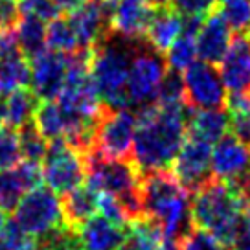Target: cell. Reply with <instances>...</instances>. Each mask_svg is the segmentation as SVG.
<instances>
[{
  "mask_svg": "<svg viewBox=\"0 0 250 250\" xmlns=\"http://www.w3.org/2000/svg\"><path fill=\"white\" fill-rule=\"evenodd\" d=\"M22 162L19 136L13 127H0V169H13Z\"/></svg>",
  "mask_w": 250,
  "mask_h": 250,
  "instance_id": "33",
  "label": "cell"
},
{
  "mask_svg": "<svg viewBox=\"0 0 250 250\" xmlns=\"http://www.w3.org/2000/svg\"><path fill=\"white\" fill-rule=\"evenodd\" d=\"M166 237L149 217H138L125 228V239L120 250H162Z\"/></svg>",
  "mask_w": 250,
  "mask_h": 250,
  "instance_id": "22",
  "label": "cell"
},
{
  "mask_svg": "<svg viewBox=\"0 0 250 250\" xmlns=\"http://www.w3.org/2000/svg\"><path fill=\"white\" fill-rule=\"evenodd\" d=\"M41 100L33 94L30 86L19 88L6 96V125L19 129L33 122V116L39 109Z\"/></svg>",
  "mask_w": 250,
  "mask_h": 250,
  "instance_id": "24",
  "label": "cell"
},
{
  "mask_svg": "<svg viewBox=\"0 0 250 250\" xmlns=\"http://www.w3.org/2000/svg\"><path fill=\"white\" fill-rule=\"evenodd\" d=\"M199 59L208 64H219L232 44V30L217 11L203 19L195 35Z\"/></svg>",
  "mask_w": 250,
  "mask_h": 250,
  "instance_id": "17",
  "label": "cell"
},
{
  "mask_svg": "<svg viewBox=\"0 0 250 250\" xmlns=\"http://www.w3.org/2000/svg\"><path fill=\"white\" fill-rule=\"evenodd\" d=\"M197 59H199V54H197L195 33H189V31H182V35L166 52L167 68L171 72H177V74L186 72L189 66L195 64Z\"/></svg>",
  "mask_w": 250,
  "mask_h": 250,
  "instance_id": "28",
  "label": "cell"
},
{
  "mask_svg": "<svg viewBox=\"0 0 250 250\" xmlns=\"http://www.w3.org/2000/svg\"><path fill=\"white\" fill-rule=\"evenodd\" d=\"M78 234L85 250H120L125 239V228L96 213L78 228Z\"/></svg>",
  "mask_w": 250,
  "mask_h": 250,
  "instance_id": "19",
  "label": "cell"
},
{
  "mask_svg": "<svg viewBox=\"0 0 250 250\" xmlns=\"http://www.w3.org/2000/svg\"><path fill=\"white\" fill-rule=\"evenodd\" d=\"M13 169L17 171L22 186L26 188V191H31L33 188L41 186V182H42V169H41L39 164H31V162H24L22 160Z\"/></svg>",
  "mask_w": 250,
  "mask_h": 250,
  "instance_id": "40",
  "label": "cell"
},
{
  "mask_svg": "<svg viewBox=\"0 0 250 250\" xmlns=\"http://www.w3.org/2000/svg\"><path fill=\"white\" fill-rule=\"evenodd\" d=\"M13 217L33 239H39L55 228L64 227L61 201L48 186H37L28 191L17 204Z\"/></svg>",
  "mask_w": 250,
  "mask_h": 250,
  "instance_id": "8",
  "label": "cell"
},
{
  "mask_svg": "<svg viewBox=\"0 0 250 250\" xmlns=\"http://www.w3.org/2000/svg\"><path fill=\"white\" fill-rule=\"evenodd\" d=\"M156 8L155 0H114L110 30L122 39L144 41Z\"/></svg>",
  "mask_w": 250,
  "mask_h": 250,
  "instance_id": "14",
  "label": "cell"
},
{
  "mask_svg": "<svg viewBox=\"0 0 250 250\" xmlns=\"http://www.w3.org/2000/svg\"><path fill=\"white\" fill-rule=\"evenodd\" d=\"M31 81L30 61L26 57H17L9 61H0V92L8 96L13 90L28 88Z\"/></svg>",
  "mask_w": 250,
  "mask_h": 250,
  "instance_id": "29",
  "label": "cell"
},
{
  "mask_svg": "<svg viewBox=\"0 0 250 250\" xmlns=\"http://www.w3.org/2000/svg\"><path fill=\"white\" fill-rule=\"evenodd\" d=\"M156 4H169V2H171V0H155Z\"/></svg>",
  "mask_w": 250,
  "mask_h": 250,
  "instance_id": "45",
  "label": "cell"
},
{
  "mask_svg": "<svg viewBox=\"0 0 250 250\" xmlns=\"http://www.w3.org/2000/svg\"><path fill=\"white\" fill-rule=\"evenodd\" d=\"M41 169L44 184L57 195L70 193L72 189L83 186L86 179L85 155L72 147L64 138L48 144V153Z\"/></svg>",
  "mask_w": 250,
  "mask_h": 250,
  "instance_id": "7",
  "label": "cell"
},
{
  "mask_svg": "<svg viewBox=\"0 0 250 250\" xmlns=\"http://www.w3.org/2000/svg\"><path fill=\"white\" fill-rule=\"evenodd\" d=\"M247 203L249 201L239 188L210 179L191 195V227L208 232L228 247L245 219Z\"/></svg>",
  "mask_w": 250,
  "mask_h": 250,
  "instance_id": "2",
  "label": "cell"
},
{
  "mask_svg": "<svg viewBox=\"0 0 250 250\" xmlns=\"http://www.w3.org/2000/svg\"><path fill=\"white\" fill-rule=\"evenodd\" d=\"M26 188L19 179L15 169H0V211L13 213L17 204L26 195Z\"/></svg>",
  "mask_w": 250,
  "mask_h": 250,
  "instance_id": "32",
  "label": "cell"
},
{
  "mask_svg": "<svg viewBox=\"0 0 250 250\" xmlns=\"http://www.w3.org/2000/svg\"><path fill=\"white\" fill-rule=\"evenodd\" d=\"M211 146L188 134L171 164V175L188 191H195L211 179Z\"/></svg>",
  "mask_w": 250,
  "mask_h": 250,
  "instance_id": "13",
  "label": "cell"
},
{
  "mask_svg": "<svg viewBox=\"0 0 250 250\" xmlns=\"http://www.w3.org/2000/svg\"><path fill=\"white\" fill-rule=\"evenodd\" d=\"M227 107L232 134L250 147V92L230 94Z\"/></svg>",
  "mask_w": 250,
  "mask_h": 250,
  "instance_id": "26",
  "label": "cell"
},
{
  "mask_svg": "<svg viewBox=\"0 0 250 250\" xmlns=\"http://www.w3.org/2000/svg\"><path fill=\"white\" fill-rule=\"evenodd\" d=\"M217 72L230 94L250 92V37L237 35L232 39Z\"/></svg>",
  "mask_w": 250,
  "mask_h": 250,
  "instance_id": "16",
  "label": "cell"
},
{
  "mask_svg": "<svg viewBox=\"0 0 250 250\" xmlns=\"http://www.w3.org/2000/svg\"><path fill=\"white\" fill-rule=\"evenodd\" d=\"M114 0H86L85 6L68 15L78 35L79 50L92 52L112 35L110 13Z\"/></svg>",
  "mask_w": 250,
  "mask_h": 250,
  "instance_id": "12",
  "label": "cell"
},
{
  "mask_svg": "<svg viewBox=\"0 0 250 250\" xmlns=\"http://www.w3.org/2000/svg\"><path fill=\"white\" fill-rule=\"evenodd\" d=\"M166 76H167L166 59H162L158 52L140 41L134 50L127 78V88H125L129 109L142 110L155 105Z\"/></svg>",
  "mask_w": 250,
  "mask_h": 250,
  "instance_id": "6",
  "label": "cell"
},
{
  "mask_svg": "<svg viewBox=\"0 0 250 250\" xmlns=\"http://www.w3.org/2000/svg\"><path fill=\"white\" fill-rule=\"evenodd\" d=\"M169 4L182 17H195V19H204L217 8V0H171Z\"/></svg>",
  "mask_w": 250,
  "mask_h": 250,
  "instance_id": "38",
  "label": "cell"
},
{
  "mask_svg": "<svg viewBox=\"0 0 250 250\" xmlns=\"http://www.w3.org/2000/svg\"><path fill=\"white\" fill-rule=\"evenodd\" d=\"M217 13L232 31L250 37V0H217Z\"/></svg>",
  "mask_w": 250,
  "mask_h": 250,
  "instance_id": "31",
  "label": "cell"
},
{
  "mask_svg": "<svg viewBox=\"0 0 250 250\" xmlns=\"http://www.w3.org/2000/svg\"><path fill=\"white\" fill-rule=\"evenodd\" d=\"M30 88L41 102H55L64 90L66 81V55L46 50L30 61Z\"/></svg>",
  "mask_w": 250,
  "mask_h": 250,
  "instance_id": "15",
  "label": "cell"
},
{
  "mask_svg": "<svg viewBox=\"0 0 250 250\" xmlns=\"http://www.w3.org/2000/svg\"><path fill=\"white\" fill-rule=\"evenodd\" d=\"M177 245H179V250H227L223 243L199 228H189L177 241Z\"/></svg>",
  "mask_w": 250,
  "mask_h": 250,
  "instance_id": "35",
  "label": "cell"
},
{
  "mask_svg": "<svg viewBox=\"0 0 250 250\" xmlns=\"http://www.w3.org/2000/svg\"><path fill=\"white\" fill-rule=\"evenodd\" d=\"M228 129H230V118L221 109L193 110L188 118V134L210 146L225 138Z\"/></svg>",
  "mask_w": 250,
  "mask_h": 250,
  "instance_id": "21",
  "label": "cell"
},
{
  "mask_svg": "<svg viewBox=\"0 0 250 250\" xmlns=\"http://www.w3.org/2000/svg\"><path fill=\"white\" fill-rule=\"evenodd\" d=\"M85 2L86 0H52V4L57 8V11L66 17L76 13L81 6H85Z\"/></svg>",
  "mask_w": 250,
  "mask_h": 250,
  "instance_id": "42",
  "label": "cell"
},
{
  "mask_svg": "<svg viewBox=\"0 0 250 250\" xmlns=\"http://www.w3.org/2000/svg\"><path fill=\"white\" fill-rule=\"evenodd\" d=\"M33 124L48 142L64 138L66 124H64V116L59 109L57 100L55 102H41L39 109L33 116Z\"/></svg>",
  "mask_w": 250,
  "mask_h": 250,
  "instance_id": "27",
  "label": "cell"
},
{
  "mask_svg": "<svg viewBox=\"0 0 250 250\" xmlns=\"http://www.w3.org/2000/svg\"><path fill=\"white\" fill-rule=\"evenodd\" d=\"M186 105L193 110L221 109L227 105V88L213 64L197 61L182 72Z\"/></svg>",
  "mask_w": 250,
  "mask_h": 250,
  "instance_id": "11",
  "label": "cell"
},
{
  "mask_svg": "<svg viewBox=\"0 0 250 250\" xmlns=\"http://www.w3.org/2000/svg\"><path fill=\"white\" fill-rule=\"evenodd\" d=\"M136 114L131 109H107L94 136V151L110 160H131Z\"/></svg>",
  "mask_w": 250,
  "mask_h": 250,
  "instance_id": "9",
  "label": "cell"
},
{
  "mask_svg": "<svg viewBox=\"0 0 250 250\" xmlns=\"http://www.w3.org/2000/svg\"><path fill=\"white\" fill-rule=\"evenodd\" d=\"M21 19V9L17 0H0V30L15 28Z\"/></svg>",
  "mask_w": 250,
  "mask_h": 250,
  "instance_id": "41",
  "label": "cell"
},
{
  "mask_svg": "<svg viewBox=\"0 0 250 250\" xmlns=\"http://www.w3.org/2000/svg\"><path fill=\"white\" fill-rule=\"evenodd\" d=\"M46 44L48 50L61 55H72L79 52L78 35L74 31L70 19L66 15H59L50 21L46 26Z\"/></svg>",
  "mask_w": 250,
  "mask_h": 250,
  "instance_id": "25",
  "label": "cell"
},
{
  "mask_svg": "<svg viewBox=\"0 0 250 250\" xmlns=\"http://www.w3.org/2000/svg\"><path fill=\"white\" fill-rule=\"evenodd\" d=\"M6 125V94L0 92V127Z\"/></svg>",
  "mask_w": 250,
  "mask_h": 250,
  "instance_id": "43",
  "label": "cell"
},
{
  "mask_svg": "<svg viewBox=\"0 0 250 250\" xmlns=\"http://www.w3.org/2000/svg\"><path fill=\"white\" fill-rule=\"evenodd\" d=\"M98 204H100V193L94 191L90 186L83 184L72 189L70 193L62 195L61 201L64 225L78 230L88 219L98 213Z\"/></svg>",
  "mask_w": 250,
  "mask_h": 250,
  "instance_id": "20",
  "label": "cell"
},
{
  "mask_svg": "<svg viewBox=\"0 0 250 250\" xmlns=\"http://www.w3.org/2000/svg\"><path fill=\"white\" fill-rule=\"evenodd\" d=\"M0 250H11V249L6 245V241H2V239H0Z\"/></svg>",
  "mask_w": 250,
  "mask_h": 250,
  "instance_id": "44",
  "label": "cell"
},
{
  "mask_svg": "<svg viewBox=\"0 0 250 250\" xmlns=\"http://www.w3.org/2000/svg\"><path fill=\"white\" fill-rule=\"evenodd\" d=\"M191 109L151 105L136 114L131 162L142 175L167 171L188 138V118Z\"/></svg>",
  "mask_w": 250,
  "mask_h": 250,
  "instance_id": "1",
  "label": "cell"
},
{
  "mask_svg": "<svg viewBox=\"0 0 250 250\" xmlns=\"http://www.w3.org/2000/svg\"><path fill=\"white\" fill-rule=\"evenodd\" d=\"M17 39L22 55L31 61L37 55L44 54L48 50L46 44V24L33 15H21L15 26Z\"/></svg>",
  "mask_w": 250,
  "mask_h": 250,
  "instance_id": "23",
  "label": "cell"
},
{
  "mask_svg": "<svg viewBox=\"0 0 250 250\" xmlns=\"http://www.w3.org/2000/svg\"><path fill=\"white\" fill-rule=\"evenodd\" d=\"M140 193L144 215L158 225L166 239L179 241L191 228L189 191L169 171L142 175Z\"/></svg>",
  "mask_w": 250,
  "mask_h": 250,
  "instance_id": "3",
  "label": "cell"
},
{
  "mask_svg": "<svg viewBox=\"0 0 250 250\" xmlns=\"http://www.w3.org/2000/svg\"><path fill=\"white\" fill-rule=\"evenodd\" d=\"M85 162L86 186H90L98 193L118 199L129 221L144 217L140 193L142 173L131 160H110L92 149L85 156Z\"/></svg>",
  "mask_w": 250,
  "mask_h": 250,
  "instance_id": "5",
  "label": "cell"
},
{
  "mask_svg": "<svg viewBox=\"0 0 250 250\" xmlns=\"http://www.w3.org/2000/svg\"><path fill=\"white\" fill-rule=\"evenodd\" d=\"M138 42L140 41H127L112 33L105 42L92 50L90 78L100 102L107 109H129L125 88Z\"/></svg>",
  "mask_w": 250,
  "mask_h": 250,
  "instance_id": "4",
  "label": "cell"
},
{
  "mask_svg": "<svg viewBox=\"0 0 250 250\" xmlns=\"http://www.w3.org/2000/svg\"><path fill=\"white\" fill-rule=\"evenodd\" d=\"M17 57H24V55L19 46L15 28L0 30V61H9Z\"/></svg>",
  "mask_w": 250,
  "mask_h": 250,
  "instance_id": "39",
  "label": "cell"
},
{
  "mask_svg": "<svg viewBox=\"0 0 250 250\" xmlns=\"http://www.w3.org/2000/svg\"><path fill=\"white\" fill-rule=\"evenodd\" d=\"M98 213L103 215L105 219H109L110 223H114L118 227L127 228L129 227V217L125 213L124 206L120 204L118 199L110 195H105V193H100V204H98Z\"/></svg>",
  "mask_w": 250,
  "mask_h": 250,
  "instance_id": "37",
  "label": "cell"
},
{
  "mask_svg": "<svg viewBox=\"0 0 250 250\" xmlns=\"http://www.w3.org/2000/svg\"><path fill=\"white\" fill-rule=\"evenodd\" d=\"M21 15H33L41 19L42 22H50L61 15L52 0H17Z\"/></svg>",
  "mask_w": 250,
  "mask_h": 250,
  "instance_id": "36",
  "label": "cell"
},
{
  "mask_svg": "<svg viewBox=\"0 0 250 250\" xmlns=\"http://www.w3.org/2000/svg\"><path fill=\"white\" fill-rule=\"evenodd\" d=\"M211 179L223 180L239 188L250 201V147L234 134L225 138L211 149Z\"/></svg>",
  "mask_w": 250,
  "mask_h": 250,
  "instance_id": "10",
  "label": "cell"
},
{
  "mask_svg": "<svg viewBox=\"0 0 250 250\" xmlns=\"http://www.w3.org/2000/svg\"><path fill=\"white\" fill-rule=\"evenodd\" d=\"M184 31V17L171 4H158L155 15L151 19L144 42L162 55Z\"/></svg>",
  "mask_w": 250,
  "mask_h": 250,
  "instance_id": "18",
  "label": "cell"
},
{
  "mask_svg": "<svg viewBox=\"0 0 250 250\" xmlns=\"http://www.w3.org/2000/svg\"><path fill=\"white\" fill-rule=\"evenodd\" d=\"M19 136V147H21V156L24 162L31 164H42L44 156L48 153V140L39 133L33 122L22 125L17 129Z\"/></svg>",
  "mask_w": 250,
  "mask_h": 250,
  "instance_id": "30",
  "label": "cell"
},
{
  "mask_svg": "<svg viewBox=\"0 0 250 250\" xmlns=\"http://www.w3.org/2000/svg\"><path fill=\"white\" fill-rule=\"evenodd\" d=\"M158 105H166V107H182L186 105V98H184V83H182V76L177 72H167L164 83L160 86V92L156 102ZM188 107V105H186Z\"/></svg>",
  "mask_w": 250,
  "mask_h": 250,
  "instance_id": "34",
  "label": "cell"
}]
</instances>
